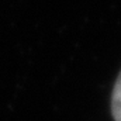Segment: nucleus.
I'll use <instances>...</instances> for the list:
<instances>
[{"mask_svg":"<svg viewBox=\"0 0 121 121\" xmlns=\"http://www.w3.org/2000/svg\"><path fill=\"white\" fill-rule=\"evenodd\" d=\"M111 114L114 121H121V72L116 80L111 94Z\"/></svg>","mask_w":121,"mask_h":121,"instance_id":"1","label":"nucleus"}]
</instances>
